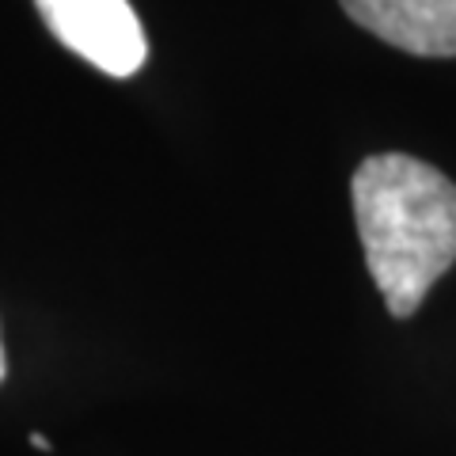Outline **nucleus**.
Wrapping results in <instances>:
<instances>
[{
  "label": "nucleus",
  "mask_w": 456,
  "mask_h": 456,
  "mask_svg": "<svg viewBox=\"0 0 456 456\" xmlns=\"http://www.w3.org/2000/svg\"><path fill=\"white\" fill-rule=\"evenodd\" d=\"M50 35L107 77H134L149 61V38L130 0H35Z\"/></svg>",
  "instance_id": "2"
},
{
  "label": "nucleus",
  "mask_w": 456,
  "mask_h": 456,
  "mask_svg": "<svg viewBox=\"0 0 456 456\" xmlns=\"http://www.w3.org/2000/svg\"><path fill=\"white\" fill-rule=\"evenodd\" d=\"M31 445H35L38 452H50V449H53V445H50V441L42 437V434H31Z\"/></svg>",
  "instance_id": "4"
},
{
  "label": "nucleus",
  "mask_w": 456,
  "mask_h": 456,
  "mask_svg": "<svg viewBox=\"0 0 456 456\" xmlns=\"http://www.w3.org/2000/svg\"><path fill=\"white\" fill-rule=\"evenodd\" d=\"M0 377H4V350H0Z\"/></svg>",
  "instance_id": "5"
},
{
  "label": "nucleus",
  "mask_w": 456,
  "mask_h": 456,
  "mask_svg": "<svg viewBox=\"0 0 456 456\" xmlns=\"http://www.w3.org/2000/svg\"><path fill=\"white\" fill-rule=\"evenodd\" d=\"M369 35L415 57H456V0H338Z\"/></svg>",
  "instance_id": "3"
},
{
  "label": "nucleus",
  "mask_w": 456,
  "mask_h": 456,
  "mask_svg": "<svg viewBox=\"0 0 456 456\" xmlns=\"http://www.w3.org/2000/svg\"><path fill=\"white\" fill-rule=\"evenodd\" d=\"M350 198L384 305L395 320L415 316L456 263V183L407 152H377L354 171Z\"/></svg>",
  "instance_id": "1"
}]
</instances>
